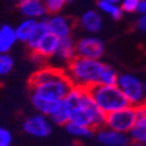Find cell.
<instances>
[{"label":"cell","mask_w":146,"mask_h":146,"mask_svg":"<svg viewBox=\"0 0 146 146\" xmlns=\"http://www.w3.org/2000/svg\"><path fill=\"white\" fill-rule=\"evenodd\" d=\"M58 38H56L55 35L47 33L42 40L39 42L38 47L35 48V50L33 52L34 54L39 55L42 58H47L50 56H55L56 49H57V44H58Z\"/></svg>","instance_id":"obj_14"},{"label":"cell","mask_w":146,"mask_h":146,"mask_svg":"<svg viewBox=\"0 0 146 146\" xmlns=\"http://www.w3.org/2000/svg\"><path fill=\"white\" fill-rule=\"evenodd\" d=\"M104 67L101 60L76 56L68 63L66 74L72 86L90 89L100 84Z\"/></svg>","instance_id":"obj_3"},{"label":"cell","mask_w":146,"mask_h":146,"mask_svg":"<svg viewBox=\"0 0 146 146\" xmlns=\"http://www.w3.org/2000/svg\"><path fill=\"white\" fill-rule=\"evenodd\" d=\"M71 1H74V0H67V3H71Z\"/></svg>","instance_id":"obj_34"},{"label":"cell","mask_w":146,"mask_h":146,"mask_svg":"<svg viewBox=\"0 0 146 146\" xmlns=\"http://www.w3.org/2000/svg\"><path fill=\"white\" fill-rule=\"evenodd\" d=\"M139 0H121L120 8L124 13H136L138 8Z\"/></svg>","instance_id":"obj_26"},{"label":"cell","mask_w":146,"mask_h":146,"mask_svg":"<svg viewBox=\"0 0 146 146\" xmlns=\"http://www.w3.org/2000/svg\"><path fill=\"white\" fill-rule=\"evenodd\" d=\"M137 119L129 136L133 141L146 144V101L136 106Z\"/></svg>","instance_id":"obj_11"},{"label":"cell","mask_w":146,"mask_h":146,"mask_svg":"<svg viewBox=\"0 0 146 146\" xmlns=\"http://www.w3.org/2000/svg\"><path fill=\"white\" fill-rule=\"evenodd\" d=\"M39 1H42V3H44V1H46V0H39Z\"/></svg>","instance_id":"obj_35"},{"label":"cell","mask_w":146,"mask_h":146,"mask_svg":"<svg viewBox=\"0 0 146 146\" xmlns=\"http://www.w3.org/2000/svg\"><path fill=\"white\" fill-rule=\"evenodd\" d=\"M108 1H110V3H112V4H120L121 3V0H108Z\"/></svg>","instance_id":"obj_31"},{"label":"cell","mask_w":146,"mask_h":146,"mask_svg":"<svg viewBox=\"0 0 146 146\" xmlns=\"http://www.w3.org/2000/svg\"><path fill=\"white\" fill-rule=\"evenodd\" d=\"M89 91L97 106L105 115L130 105L126 97L116 84L115 86L97 84V86L90 88Z\"/></svg>","instance_id":"obj_4"},{"label":"cell","mask_w":146,"mask_h":146,"mask_svg":"<svg viewBox=\"0 0 146 146\" xmlns=\"http://www.w3.org/2000/svg\"><path fill=\"white\" fill-rule=\"evenodd\" d=\"M66 130L70 136L75 138H80V139H87L94 135L92 127L81 125V124H75V123H71V121H68L66 124Z\"/></svg>","instance_id":"obj_21"},{"label":"cell","mask_w":146,"mask_h":146,"mask_svg":"<svg viewBox=\"0 0 146 146\" xmlns=\"http://www.w3.org/2000/svg\"><path fill=\"white\" fill-rule=\"evenodd\" d=\"M29 84L32 95L52 102L62 101L72 87L66 70L55 68L39 69L32 76Z\"/></svg>","instance_id":"obj_2"},{"label":"cell","mask_w":146,"mask_h":146,"mask_svg":"<svg viewBox=\"0 0 146 146\" xmlns=\"http://www.w3.org/2000/svg\"><path fill=\"white\" fill-rule=\"evenodd\" d=\"M55 56H57L61 61H64V62L69 63L72 58H75L77 56L75 41L72 40L70 36L60 39L58 40V44H57V49H56V53H55Z\"/></svg>","instance_id":"obj_15"},{"label":"cell","mask_w":146,"mask_h":146,"mask_svg":"<svg viewBox=\"0 0 146 146\" xmlns=\"http://www.w3.org/2000/svg\"><path fill=\"white\" fill-rule=\"evenodd\" d=\"M97 7H98L100 12L106 14L108 17H110L113 20H119L121 17H123V13H124L120 8V5L112 4L110 1H108V0H98Z\"/></svg>","instance_id":"obj_20"},{"label":"cell","mask_w":146,"mask_h":146,"mask_svg":"<svg viewBox=\"0 0 146 146\" xmlns=\"http://www.w3.org/2000/svg\"><path fill=\"white\" fill-rule=\"evenodd\" d=\"M136 28L138 32L140 33H145L146 34V14L140 15L136 22Z\"/></svg>","instance_id":"obj_28"},{"label":"cell","mask_w":146,"mask_h":146,"mask_svg":"<svg viewBox=\"0 0 146 146\" xmlns=\"http://www.w3.org/2000/svg\"><path fill=\"white\" fill-rule=\"evenodd\" d=\"M23 131L35 138H46L52 132L49 117L42 113L33 115L23 121Z\"/></svg>","instance_id":"obj_8"},{"label":"cell","mask_w":146,"mask_h":146,"mask_svg":"<svg viewBox=\"0 0 146 146\" xmlns=\"http://www.w3.org/2000/svg\"><path fill=\"white\" fill-rule=\"evenodd\" d=\"M139 15H144L146 14V0H139V4H138V8L137 12Z\"/></svg>","instance_id":"obj_29"},{"label":"cell","mask_w":146,"mask_h":146,"mask_svg":"<svg viewBox=\"0 0 146 146\" xmlns=\"http://www.w3.org/2000/svg\"><path fill=\"white\" fill-rule=\"evenodd\" d=\"M80 25L86 32H88L90 34H96L102 29L103 20H102L101 14L97 11L89 9L86 13L82 14V17L80 19Z\"/></svg>","instance_id":"obj_13"},{"label":"cell","mask_w":146,"mask_h":146,"mask_svg":"<svg viewBox=\"0 0 146 146\" xmlns=\"http://www.w3.org/2000/svg\"><path fill=\"white\" fill-rule=\"evenodd\" d=\"M129 146H146V144H144V143H138V141H133L131 145H129Z\"/></svg>","instance_id":"obj_30"},{"label":"cell","mask_w":146,"mask_h":146,"mask_svg":"<svg viewBox=\"0 0 146 146\" xmlns=\"http://www.w3.org/2000/svg\"><path fill=\"white\" fill-rule=\"evenodd\" d=\"M63 100L69 108V121L71 123L90 126L92 129H100L105 125L106 115L97 106L89 89L72 86Z\"/></svg>","instance_id":"obj_1"},{"label":"cell","mask_w":146,"mask_h":146,"mask_svg":"<svg viewBox=\"0 0 146 146\" xmlns=\"http://www.w3.org/2000/svg\"><path fill=\"white\" fill-rule=\"evenodd\" d=\"M97 140L103 146H129L130 136L112 129H103L97 133Z\"/></svg>","instance_id":"obj_10"},{"label":"cell","mask_w":146,"mask_h":146,"mask_svg":"<svg viewBox=\"0 0 146 146\" xmlns=\"http://www.w3.org/2000/svg\"><path fill=\"white\" fill-rule=\"evenodd\" d=\"M70 118V112H69V108L67 106L64 100L60 101L57 106L55 108V110L53 113L49 116V119L55 123L56 125H66Z\"/></svg>","instance_id":"obj_19"},{"label":"cell","mask_w":146,"mask_h":146,"mask_svg":"<svg viewBox=\"0 0 146 146\" xmlns=\"http://www.w3.org/2000/svg\"><path fill=\"white\" fill-rule=\"evenodd\" d=\"M105 52V44L96 35H88L76 42V54L81 57L101 60Z\"/></svg>","instance_id":"obj_7"},{"label":"cell","mask_w":146,"mask_h":146,"mask_svg":"<svg viewBox=\"0 0 146 146\" xmlns=\"http://www.w3.org/2000/svg\"><path fill=\"white\" fill-rule=\"evenodd\" d=\"M0 146H11V145H8V144H4V143L0 141Z\"/></svg>","instance_id":"obj_32"},{"label":"cell","mask_w":146,"mask_h":146,"mask_svg":"<svg viewBox=\"0 0 146 146\" xmlns=\"http://www.w3.org/2000/svg\"><path fill=\"white\" fill-rule=\"evenodd\" d=\"M18 41L15 29L9 25L0 27V53H8Z\"/></svg>","instance_id":"obj_16"},{"label":"cell","mask_w":146,"mask_h":146,"mask_svg":"<svg viewBox=\"0 0 146 146\" xmlns=\"http://www.w3.org/2000/svg\"><path fill=\"white\" fill-rule=\"evenodd\" d=\"M117 78H118V74L116 72V70L111 67L105 64L102 76H101V82L100 84H104V86H115L117 83Z\"/></svg>","instance_id":"obj_24"},{"label":"cell","mask_w":146,"mask_h":146,"mask_svg":"<svg viewBox=\"0 0 146 146\" xmlns=\"http://www.w3.org/2000/svg\"><path fill=\"white\" fill-rule=\"evenodd\" d=\"M144 88H145V92H146V83H144Z\"/></svg>","instance_id":"obj_33"},{"label":"cell","mask_w":146,"mask_h":146,"mask_svg":"<svg viewBox=\"0 0 146 146\" xmlns=\"http://www.w3.org/2000/svg\"><path fill=\"white\" fill-rule=\"evenodd\" d=\"M116 86L124 94L130 105L137 106L146 101V92L144 83L137 76L132 74H120L118 75Z\"/></svg>","instance_id":"obj_5"},{"label":"cell","mask_w":146,"mask_h":146,"mask_svg":"<svg viewBox=\"0 0 146 146\" xmlns=\"http://www.w3.org/2000/svg\"><path fill=\"white\" fill-rule=\"evenodd\" d=\"M36 23H38V20L35 19H31V18H26L25 20H22L19 25L14 28L15 29V35L17 39L20 42H27V40L29 39L31 34L33 33Z\"/></svg>","instance_id":"obj_17"},{"label":"cell","mask_w":146,"mask_h":146,"mask_svg":"<svg viewBox=\"0 0 146 146\" xmlns=\"http://www.w3.org/2000/svg\"><path fill=\"white\" fill-rule=\"evenodd\" d=\"M137 119L136 106H125L117 111L110 112L105 116V125L109 129H112L123 133H130Z\"/></svg>","instance_id":"obj_6"},{"label":"cell","mask_w":146,"mask_h":146,"mask_svg":"<svg viewBox=\"0 0 146 146\" xmlns=\"http://www.w3.org/2000/svg\"><path fill=\"white\" fill-rule=\"evenodd\" d=\"M58 102L46 101V100L40 98V97L35 96V95H32V103H33L34 108L39 111V113H42V115H44L47 117H49L53 113V111L55 110V108L57 106Z\"/></svg>","instance_id":"obj_22"},{"label":"cell","mask_w":146,"mask_h":146,"mask_svg":"<svg viewBox=\"0 0 146 146\" xmlns=\"http://www.w3.org/2000/svg\"><path fill=\"white\" fill-rule=\"evenodd\" d=\"M0 141L8 145L12 143V133L5 127H0Z\"/></svg>","instance_id":"obj_27"},{"label":"cell","mask_w":146,"mask_h":146,"mask_svg":"<svg viewBox=\"0 0 146 146\" xmlns=\"http://www.w3.org/2000/svg\"><path fill=\"white\" fill-rule=\"evenodd\" d=\"M49 33L48 32V28H47V23H46V20L42 19V20H38V23H36V26L33 31V33L31 34L29 39L27 40V46L29 47V49L32 52L35 50V48L38 47L39 42L42 40V38L47 34Z\"/></svg>","instance_id":"obj_18"},{"label":"cell","mask_w":146,"mask_h":146,"mask_svg":"<svg viewBox=\"0 0 146 146\" xmlns=\"http://www.w3.org/2000/svg\"><path fill=\"white\" fill-rule=\"evenodd\" d=\"M14 67V60L8 53H0V77L8 75Z\"/></svg>","instance_id":"obj_23"},{"label":"cell","mask_w":146,"mask_h":146,"mask_svg":"<svg viewBox=\"0 0 146 146\" xmlns=\"http://www.w3.org/2000/svg\"><path fill=\"white\" fill-rule=\"evenodd\" d=\"M19 9L26 18L42 20L47 15V7L44 3L39 0H20Z\"/></svg>","instance_id":"obj_12"},{"label":"cell","mask_w":146,"mask_h":146,"mask_svg":"<svg viewBox=\"0 0 146 146\" xmlns=\"http://www.w3.org/2000/svg\"><path fill=\"white\" fill-rule=\"evenodd\" d=\"M44 20L47 23L48 32L55 35L56 38L62 39V38L70 36L72 25H71V21L68 18L60 15V14H53L52 17L47 18Z\"/></svg>","instance_id":"obj_9"},{"label":"cell","mask_w":146,"mask_h":146,"mask_svg":"<svg viewBox=\"0 0 146 146\" xmlns=\"http://www.w3.org/2000/svg\"><path fill=\"white\" fill-rule=\"evenodd\" d=\"M66 3H67V0H46L44 5L49 13H57V12L62 9Z\"/></svg>","instance_id":"obj_25"}]
</instances>
